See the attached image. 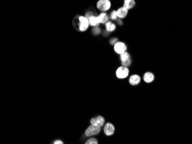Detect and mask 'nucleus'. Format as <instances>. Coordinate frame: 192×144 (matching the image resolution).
<instances>
[{
    "mask_svg": "<svg viewBox=\"0 0 192 144\" xmlns=\"http://www.w3.org/2000/svg\"><path fill=\"white\" fill-rule=\"evenodd\" d=\"M116 76L120 79H125L128 77L129 74V69L125 66H120L116 70Z\"/></svg>",
    "mask_w": 192,
    "mask_h": 144,
    "instance_id": "obj_1",
    "label": "nucleus"
},
{
    "mask_svg": "<svg viewBox=\"0 0 192 144\" xmlns=\"http://www.w3.org/2000/svg\"><path fill=\"white\" fill-rule=\"evenodd\" d=\"M101 131V128L96 127L93 125L89 126L85 131V135L87 137H91L98 134Z\"/></svg>",
    "mask_w": 192,
    "mask_h": 144,
    "instance_id": "obj_2",
    "label": "nucleus"
},
{
    "mask_svg": "<svg viewBox=\"0 0 192 144\" xmlns=\"http://www.w3.org/2000/svg\"><path fill=\"white\" fill-rule=\"evenodd\" d=\"M111 6V2L109 0H100L97 3V8L101 11H108Z\"/></svg>",
    "mask_w": 192,
    "mask_h": 144,
    "instance_id": "obj_3",
    "label": "nucleus"
},
{
    "mask_svg": "<svg viewBox=\"0 0 192 144\" xmlns=\"http://www.w3.org/2000/svg\"><path fill=\"white\" fill-rule=\"evenodd\" d=\"M90 123L91 125L101 128L102 126H104L105 123V119L102 116L94 117L90 120Z\"/></svg>",
    "mask_w": 192,
    "mask_h": 144,
    "instance_id": "obj_4",
    "label": "nucleus"
},
{
    "mask_svg": "<svg viewBox=\"0 0 192 144\" xmlns=\"http://www.w3.org/2000/svg\"><path fill=\"white\" fill-rule=\"evenodd\" d=\"M79 28L81 31H85L89 27V21L86 17L80 16L79 17Z\"/></svg>",
    "mask_w": 192,
    "mask_h": 144,
    "instance_id": "obj_5",
    "label": "nucleus"
},
{
    "mask_svg": "<svg viewBox=\"0 0 192 144\" xmlns=\"http://www.w3.org/2000/svg\"><path fill=\"white\" fill-rule=\"evenodd\" d=\"M127 46L126 44L122 42H117L115 45H114V50L115 51L119 54H122L126 52L127 50Z\"/></svg>",
    "mask_w": 192,
    "mask_h": 144,
    "instance_id": "obj_6",
    "label": "nucleus"
},
{
    "mask_svg": "<svg viewBox=\"0 0 192 144\" xmlns=\"http://www.w3.org/2000/svg\"><path fill=\"white\" fill-rule=\"evenodd\" d=\"M104 131L106 135L110 136L114 134L115 131V128L113 124L108 122L105 124L104 127Z\"/></svg>",
    "mask_w": 192,
    "mask_h": 144,
    "instance_id": "obj_7",
    "label": "nucleus"
},
{
    "mask_svg": "<svg viewBox=\"0 0 192 144\" xmlns=\"http://www.w3.org/2000/svg\"><path fill=\"white\" fill-rule=\"evenodd\" d=\"M117 16L120 19H123L126 17L128 14V9H127L125 7H122L117 9L116 11Z\"/></svg>",
    "mask_w": 192,
    "mask_h": 144,
    "instance_id": "obj_8",
    "label": "nucleus"
},
{
    "mask_svg": "<svg viewBox=\"0 0 192 144\" xmlns=\"http://www.w3.org/2000/svg\"><path fill=\"white\" fill-rule=\"evenodd\" d=\"M140 80H141V78L139 76L137 75H134L130 77L129 79V82L131 85H136L140 83Z\"/></svg>",
    "mask_w": 192,
    "mask_h": 144,
    "instance_id": "obj_9",
    "label": "nucleus"
},
{
    "mask_svg": "<svg viewBox=\"0 0 192 144\" xmlns=\"http://www.w3.org/2000/svg\"><path fill=\"white\" fill-rule=\"evenodd\" d=\"M154 78V75L152 73H151V72H147V73L144 75L143 76V80L147 83H150L153 81Z\"/></svg>",
    "mask_w": 192,
    "mask_h": 144,
    "instance_id": "obj_10",
    "label": "nucleus"
},
{
    "mask_svg": "<svg viewBox=\"0 0 192 144\" xmlns=\"http://www.w3.org/2000/svg\"><path fill=\"white\" fill-rule=\"evenodd\" d=\"M97 18L99 19V21L100 22V23L101 24H104V23H107L109 20V17L108 16V15L105 13V12H103L101 13H100L98 16Z\"/></svg>",
    "mask_w": 192,
    "mask_h": 144,
    "instance_id": "obj_11",
    "label": "nucleus"
},
{
    "mask_svg": "<svg viewBox=\"0 0 192 144\" xmlns=\"http://www.w3.org/2000/svg\"><path fill=\"white\" fill-rule=\"evenodd\" d=\"M89 24L90 26H93V27H97L98 26L100 23L99 21V19L97 18V17H96V16H92L89 19Z\"/></svg>",
    "mask_w": 192,
    "mask_h": 144,
    "instance_id": "obj_12",
    "label": "nucleus"
},
{
    "mask_svg": "<svg viewBox=\"0 0 192 144\" xmlns=\"http://www.w3.org/2000/svg\"><path fill=\"white\" fill-rule=\"evenodd\" d=\"M135 5V2L134 0H126L124 1V7H125L127 9H132Z\"/></svg>",
    "mask_w": 192,
    "mask_h": 144,
    "instance_id": "obj_13",
    "label": "nucleus"
},
{
    "mask_svg": "<svg viewBox=\"0 0 192 144\" xmlns=\"http://www.w3.org/2000/svg\"><path fill=\"white\" fill-rule=\"evenodd\" d=\"M105 27L107 31H108V32H113L116 29V25L111 22H108L105 24Z\"/></svg>",
    "mask_w": 192,
    "mask_h": 144,
    "instance_id": "obj_14",
    "label": "nucleus"
},
{
    "mask_svg": "<svg viewBox=\"0 0 192 144\" xmlns=\"http://www.w3.org/2000/svg\"><path fill=\"white\" fill-rule=\"evenodd\" d=\"M120 59L122 61V62H123L131 59V58L130 54L128 52H125L124 53L120 55Z\"/></svg>",
    "mask_w": 192,
    "mask_h": 144,
    "instance_id": "obj_15",
    "label": "nucleus"
},
{
    "mask_svg": "<svg viewBox=\"0 0 192 144\" xmlns=\"http://www.w3.org/2000/svg\"><path fill=\"white\" fill-rule=\"evenodd\" d=\"M85 144H98V141L97 139L94 138H90L86 141Z\"/></svg>",
    "mask_w": 192,
    "mask_h": 144,
    "instance_id": "obj_16",
    "label": "nucleus"
},
{
    "mask_svg": "<svg viewBox=\"0 0 192 144\" xmlns=\"http://www.w3.org/2000/svg\"><path fill=\"white\" fill-rule=\"evenodd\" d=\"M92 32L94 35H97L101 33V30L99 27H94L92 30Z\"/></svg>",
    "mask_w": 192,
    "mask_h": 144,
    "instance_id": "obj_17",
    "label": "nucleus"
},
{
    "mask_svg": "<svg viewBox=\"0 0 192 144\" xmlns=\"http://www.w3.org/2000/svg\"><path fill=\"white\" fill-rule=\"evenodd\" d=\"M111 19L112 20H116L117 18V13H116V11H113L110 15Z\"/></svg>",
    "mask_w": 192,
    "mask_h": 144,
    "instance_id": "obj_18",
    "label": "nucleus"
},
{
    "mask_svg": "<svg viewBox=\"0 0 192 144\" xmlns=\"http://www.w3.org/2000/svg\"><path fill=\"white\" fill-rule=\"evenodd\" d=\"M92 16H93V13L91 12H87L86 13V15H85V17L87 19H89L91 17H92Z\"/></svg>",
    "mask_w": 192,
    "mask_h": 144,
    "instance_id": "obj_19",
    "label": "nucleus"
},
{
    "mask_svg": "<svg viewBox=\"0 0 192 144\" xmlns=\"http://www.w3.org/2000/svg\"><path fill=\"white\" fill-rule=\"evenodd\" d=\"M117 40H118V39L117 38H113L111 40H110V43L112 45H115L117 42Z\"/></svg>",
    "mask_w": 192,
    "mask_h": 144,
    "instance_id": "obj_20",
    "label": "nucleus"
},
{
    "mask_svg": "<svg viewBox=\"0 0 192 144\" xmlns=\"http://www.w3.org/2000/svg\"><path fill=\"white\" fill-rule=\"evenodd\" d=\"M54 144H63V142L60 140H56L54 142Z\"/></svg>",
    "mask_w": 192,
    "mask_h": 144,
    "instance_id": "obj_21",
    "label": "nucleus"
},
{
    "mask_svg": "<svg viewBox=\"0 0 192 144\" xmlns=\"http://www.w3.org/2000/svg\"><path fill=\"white\" fill-rule=\"evenodd\" d=\"M117 23H118V24H119V25H122V24H123V22H122V21L120 19L118 20Z\"/></svg>",
    "mask_w": 192,
    "mask_h": 144,
    "instance_id": "obj_22",
    "label": "nucleus"
}]
</instances>
